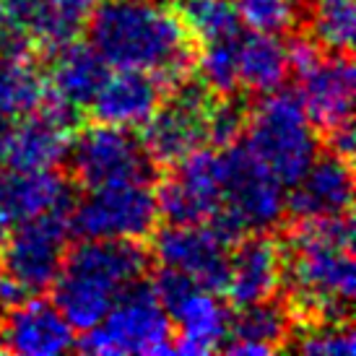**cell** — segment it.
Instances as JSON below:
<instances>
[{"label": "cell", "instance_id": "obj_31", "mask_svg": "<svg viewBox=\"0 0 356 356\" xmlns=\"http://www.w3.org/2000/svg\"><path fill=\"white\" fill-rule=\"evenodd\" d=\"M248 122V107L234 97H221L213 99L208 109V143H213L216 149L237 143L239 136L245 133Z\"/></svg>", "mask_w": 356, "mask_h": 356}, {"label": "cell", "instance_id": "obj_10", "mask_svg": "<svg viewBox=\"0 0 356 356\" xmlns=\"http://www.w3.org/2000/svg\"><path fill=\"white\" fill-rule=\"evenodd\" d=\"M68 213H47L21 221L3 242L0 270L26 297H40L58 278L63 257L68 252Z\"/></svg>", "mask_w": 356, "mask_h": 356}, {"label": "cell", "instance_id": "obj_29", "mask_svg": "<svg viewBox=\"0 0 356 356\" xmlns=\"http://www.w3.org/2000/svg\"><path fill=\"white\" fill-rule=\"evenodd\" d=\"M234 8L242 26L270 37L294 34L302 21L299 0H234Z\"/></svg>", "mask_w": 356, "mask_h": 356}, {"label": "cell", "instance_id": "obj_35", "mask_svg": "<svg viewBox=\"0 0 356 356\" xmlns=\"http://www.w3.org/2000/svg\"><path fill=\"white\" fill-rule=\"evenodd\" d=\"M0 354H8V348H6V343H3V338H0Z\"/></svg>", "mask_w": 356, "mask_h": 356}, {"label": "cell", "instance_id": "obj_37", "mask_svg": "<svg viewBox=\"0 0 356 356\" xmlns=\"http://www.w3.org/2000/svg\"><path fill=\"white\" fill-rule=\"evenodd\" d=\"M167 3H175V6H179V3H182V0H167Z\"/></svg>", "mask_w": 356, "mask_h": 356}, {"label": "cell", "instance_id": "obj_15", "mask_svg": "<svg viewBox=\"0 0 356 356\" xmlns=\"http://www.w3.org/2000/svg\"><path fill=\"white\" fill-rule=\"evenodd\" d=\"M297 97L320 133L351 122L354 109V63L346 52H325L315 65L299 73Z\"/></svg>", "mask_w": 356, "mask_h": 356}, {"label": "cell", "instance_id": "obj_36", "mask_svg": "<svg viewBox=\"0 0 356 356\" xmlns=\"http://www.w3.org/2000/svg\"><path fill=\"white\" fill-rule=\"evenodd\" d=\"M0 24H3V0H0Z\"/></svg>", "mask_w": 356, "mask_h": 356}, {"label": "cell", "instance_id": "obj_24", "mask_svg": "<svg viewBox=\"0 0 356 356\" xmlns=\"http://www.w3.org/2000/svg\"><path fill=\"white\" fill-rule=\"evenodd\" d=\"M239 65V89H248L252 94H268L284 86L289 76L286 44L270 37L250 31L248 37L239 34L237 47Z\"/></svg>", "mask_w": 356, "mask_h": 356}, {"label": "cell", "instance_id": "obj_9", "mask_svg": "<svg viewBox=\"0 0 356 356\" xmlns=\"http://www.w3.org/2000/svg\"><path fill=\"white\" fill-rule=\"evenodd\" d=\"M169 91V99L140 125V143L156 167H175L179 159L208 143V109L216 99L193 79L179 81Z\"/></svg>", "mask_w": 356, "mask_h": 356}, {"label": "cell", "instance_id": "obj_33", "mask_svg": "<svg viewBox=\"0 0 356 356\" xmlns=\"http://www.w3.org/2000/svg\"><path fill=\"white\" fill-rule=\"evenodd\" d=\"M8 133H10V120L0 118V164L6 159V143H8Z\"/></svg>", "mask_w": 356, "mask_h": 356}, {"label": "cell", "instance_id": "obj_26", "mask_svg": "<svg viewBox=\"0 0 356 356\" xmlns=\"http://www.w3.org/2000/svg\"><path fill=\"white\" fill-rule=\"evenodd\" d=\"M239 34L227 40L203 42V50L195 58L200 83L211 97H234L239 91V65H237Z\"/></svg>", "mask_w": 356, "mask_h": 356}, {"label": "cell", "instance_id": "obj_1", "mask_svg": "<svg viewBox=\"0 0 356 356\" xmlns=\"http://www.w3.org/2000/svg\"><path fill=\"white\" fill-rule=\"evenodd\" d=\"M86 26L91 47L112 68L154 73L167 91L193 76L195 40L169 3L99 0Z\"/></svg>", "mask_w": 356, "mask_h": 356}, {"label": "cell", "instance_id": "obj_4", "mask_svg": "<svg viewBox=\"0 0 356 356\" xmlns=\"http://www.w3.org/2000/svg\"><path fill=\"white\" fill-rule=\"evenodd\" d=\"M248 151L284 185L291 188L320 156V138L294 91H268L248 107Z\"/></svg>", "mask_w": 356, "mask_h": 356}, {"label": "cell", "instance_id": "obj_2", "mask_svg": "<svg viewBox=\"0 0 356 356\" xmlns=\"http://www.w3.org/2000/svg\"><path fill=\"white\" fill-rule=\"evenodd\" d=\"M284 250L291 317L299 315L305 323H351L356 294L351 213L297 218Z\"/></svg>", "mask_w": 356, "mask_h": 356}, {"label": "cell", "instance_id": "obj_34", "mask_svg": "<svg viewBox=\"0 0 356 356\" xmlns=\"http://www.w3.org/2000/svg\"><path fill=\"white\" fill-rule=\"evenodd\" d=\"M6 237H8V221L0 216V250H3V242H6Z\"/></svg>", "mask_w": 356, "mask_h": 356}, {"label": "cell", "instance_id": "obj_13", "mask_svg": "<svg viewBox=\"0 0 356 356\" xmlns=\"http://www.w3.org/2000/svg\"><path fill=\"white\" fill-rule=\"evenodd\" d=\"M229 242L208 221L203 224H169L154 237L159 263L190 276L198 286L224 291L229 270Z\"/></svg>", "mask_w": 356, "mask_h": 356}, {"label": "cell", "instance_id": "obj_22", "mask_svg": "<svg viewBox=\"0 0 356 356\" xmlns=\"http://www.w3.org/2000/svg\"><path fill=\"white\" fill-rule=\"evenodd\" d=\"M109 76L107 60L91 47V42L70 40L55 47L50 76L44 81L47 94L76 109H86Z\"/></svg>", "mask_w": 356, "mask_h": 356}, {"label": "cell", "instance_id": "obj_6", "mask_svg": "<svg viewBox=\"0 0 356 356\" xmlns=\"http://www.w3.org/2000/svg\"><path fill=\"white\" fill-rule=\"evenodd\" d=\"M175 325L146 281H138L115 302L99 323L83 330L79 348L97 356L169 354Z\"/></svg>", "mask_w": 356, "mask_h": 356}, {"label": "cell", "instance_id": "obj_14", "mask_svg": "<svg viewBox=\"0 0 356 356\" xmlns=\"http://www.w3.org/2000/svg\"><path fill=\"white\" fill-rule=\"evenodd\" d=\"M286 250L270 232H250L229 250L227 291L234 307L273 299L284 286Z\"/></svg>", "mask_w": 356, "mask_h": 356}, {"label": "cell", "instance_id": "obj_7", "mask_svg": "<svg viewBox=\"0 0 356 356\" xmlns=\"http://www.w3.org/2000/svg\"><path fill=\"white\" fill-rule=\"evenodd\" d=\"M159 221L156 193L149 182L91 188L68 211L70 234L81 239H146Z\"/></svg>", "mask_w": 356, "mask_h": 356}, {"label": "cell", "instance_id": "obj_19", "mask_svg": "<svg viewBox=\"0 0 356 356\" xmlns=\"http://www.w3.org/2000/svg\"><path fill=\"white\" fill-rule=\"evenodd\" d=\"M354 203L351 161L333 154L317 156L286 195V213L294 218L346 216Z\"/></svg>", "mask_w": 356, "mask_h": 356}, {"label": "cell", "instance_id": "obj_3", "mask_svg": "<svg viewBox=\"0 0 356 356\" xmlns=\"http://www.w3.org/2000/svg\"><path fill=\"white\" fill-rule=\"evenodd\" d=\"M149 252L138 239H81L65 252L52 297L73 330H89L128 289L149 273Z\"/></svg>", "mask_w": 356, "mask_h": 356}, {"label": "cell", "instance_id": "obj_27", "mask_svg": "<svg viewBox=\"0 0 356 356\" xmlns=\"http://www.w3.org/2000/svg\"><path fill=\"white\" fill-rule=\"evenodd\" d=\"M356 31L354 0H317L309 13V37L325 52L351 55Z\"/></svg>", "mask_w": 356, "mask_h": 356}, {"label": "cell", "instance_id": "obj_12", "mask_svg": "<svg viewBox=\"0 0 356 356\" xmlns=\"http://www.w3.org/2000/svg\"><path fill=\"white\" fill-rule=\"evenodd\" d=\"M159 216L169 224H203L221 206V151L195 149L179 159L156 190Z\"/></svg>", "mask_w": 356, "mask_h": 356}, {"label": "cell", "instance_id": "obj_5", "mask_svg": "<svg viewBox=\"0 0 356 356\" xmlns=\"http://www.w3.org/2000/svg\"><path fill=\"white\" fill-rule=\"evenodd\" d=\"M286 216L284 185L248 151V146L221 149V206L208 224L234 245L250 232H270Z\"/></svg>", "mask_w": 356, "mask_h": 356}, {"label": "cell", "instance_id": "obj_18", "mask_svg": "<svg viewBox=\"0 0 356 356\" xmlns=\"http://www.w3.org/2000/svg\"><path fill=\"white\" fill-rule=\"evenodd\" d=\"M164 97L167 86L154 73L118 68L104 79L89 107L97 122L136 130L156 112Z\"/></svg>", "mask_w": 356, "mask_h": 356}, {"label": "cell", "instance_id": "obj_28", "mask_svg": "<svg viewBox=\"0 0 356 356\" xmlns=\"http://www.w3.org/2000/svg\"><path fill=\"white\" fill-rule=\"evenodd\" d=\"M179 16L195 42L227 40L239 34V16L234 0H182Z\"/></svg>", "mask_w": 356, "mask_h": 356}, {"label": "cell", "instance_id": "obj_20", "mask_svg": "<svg viewBox=\"0 0 356 356\" xmlns=\"http://www.w3.org/2000/svg\"><path fill=\"white\" fill-rule=\"evenodd\" d=\"M99 0H3V21L29 34L37 47L55 50L76 40Z\"/></svg>", "mask_w": 356, "mask_h": 356}, {"label": "cell", "instance_id": "obj_16", "mask_svg": "<svg viewBox=\"0 0 356 356\" xmlns=\"http://www.w3.org/2000/svg\"><path fill=\"white\" fill-rule=\"evenodd\" d=\"M0 338L8 354L58 356L76 346V333L55 302L26 297L6 309L0 320Z\"/></svg>", "mask_w": 356, "mask_h": 356}, {"label": "cell", "instance_id": "obj_21", "mask_svg": "<svg viewBox=\"0 0 356 356\" xmlns=\"http://www.w3.org/2000/svg\"><path fill=\"white\" fill-rule=\"evenodd\" d=\"M172 325L177 327L172 351L175 354H211L224 348L229 341V325H232V312L229 307L218 299V291L198 286L190 291L172 312H169Z\"/></svg>", "mask_w": 356, "mask_h": 356}, {"label": "cell", "instance_id": "obj_32", "mask_svg": "<svg viewBox=\"0 0 356 356\" xmlns=\"http://www.w3.org/2000/svg\"><path fill=\"white\" fill-rule=\"evenodd\" d=\"M323 143H325L327 154L351 161V154H354V125L343 122V125H338L333 130H325L323 133Z\"/></svg>", "mask_w": 356, "mask_h": 356}, {"label": "cell", "instance_id": "obj_17", "mask_svg": "<svg viewBox=\"0 0 356 356\" xmlns=\"http://www.w3.org/2000/svg\"><path fill=\"white\" fill-rule=\"evenodd\" d=\"M70 179L58 169H16L0 172V216L10 224L47 213H68L73 206Z\"/></svg>", "mask_w": 356, "mask_h": 356}, {"label": "cell", "instance_id": "obj_23", "mask_svg": "<svg viewBox=\"0 0 356 356\" xmlns=\"http://www.w3.org/2000/svg\"><path fill=\"white\" fill-rule=\"evenodd\" d=\"M291 323L294 317L289 307L273 299L239 307L237 315H232L224 351L232 356H263L281 351L291 338Z\"/></svg>", "mask_w": 356, "mask_h": 356}, {"label": "cell", "instance_id": "obj_25", "mask_svg": "<svg viewBox=\"0 0 356 356\" xmlns=\"http://www.w3.org/2000/svg\"><path fill=\"white\" fill-rule=\"evenodd\" d=\"M44 97V79L31 60L0 58V118L19 120Z\"/></svg>", "mask_w": 356, "mask_h": 356}, {"label": "cell", "instance_id": "obj_8", "mask_svg": "<svg viewBox=\"0 0 356 356\" xmlns=\"http://www.w3.org/2000/svg\"><path fill=\"white\" fill-rule=\"evenodd\" d=\"M68 164L73 179L86 190L122 182H151L156 177V164L138 136L128 128L104 122L73 136Z\"/></svg>", "mask_w": 356, "mask_h": 356}, {"label": "cell", "instance_id": "obj_11", "mask_svg": "<svg viewBox=\"0 0 356 356\" xmlns=\"http://www.w3.org/2000/svg\"><path fill=\"white\" fill-rule=\"evenodd\" d=\"M79 122L81 109L47 94L44 86L40 104L10 125L3 161L16 169H60L68 159Z\"/></svg>", "mask_w": 356, "mask_h": 356}, {"label": "cell", "instance_id": "obj_30", "mask_svg": "<svg viewBox=\"0 0 356 356\" xmlns=\"http://www.w3.org/2000/svg\"><path fill=\"white\" fill-rule=\"evenodd\" d=\"M305 333L286 343V348H297L309 356H354L356 341L351 323H305Z\"/></svg>", "mask_w": 356, "mask_h": 356}]
</instances>
